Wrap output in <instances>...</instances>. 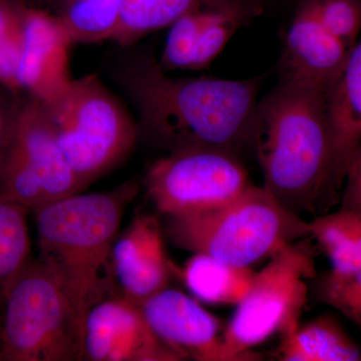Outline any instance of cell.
Returning <instances> with one entry per match:
<instances>
[{
    "label": "cell",
    "instance_id": "obj_3",
    "mask_svg": "<svg viewBox=\"0 0 361 361\" xmlns=\"http://www.w3.org/2000/svg\"><path fill=\"white\" fill-rule=\"evenodd\" d=\"M137 192L129 180L109 191L71 195L33 212L37 259L63 287L82 331L90 308L113 296L114 245Z\"/></svg>",
    "mask_w": 361,
    "mask_h": 361
},
{
    "label": "cell",
    "instance_id": "obj_19",
    "mask_svg": "<svg viewBox=\"0 0 361 361\" xmlns=\"http://www.w3.org/2000/svg\"><path fill=\"white\" fill-rule=\"evenodd\" d=\"M122 0H58L54 13L73 44L113 42Z\"/></svg>",
    "mask_w": 361,
    "mask_h": 361
},
{
    "label": "cell",
    "instance_id": "obj_20",
    "mask_svg": "<svg viewBox=\"0 0 361 361\" xmlns=\"http://www.w3.org/2000/svg\"><path fill=\"white\" fill-rule=\"evenodd\" d=\"M308 223L310 237L326 254L331 268L361 270V211L341 208Z\"/></svg>",
    "mask_w": 361,
    "mask_h": 361
},
{
    "label": "cell",
    "instance_id": "obj_24",
    "mask_svg": "<svg viewBox=\"0 0 361 361\" xmlns=\"http://www.w3.org/2000/svg\"><path fill=\"white\" fill-rule=\"evenodd\" d=\"M25 0H0V87L20 94L16 73L25 26Z\"/></svg>",
    "mask_w": 361,
    "mask_h": 361
},
{
    "label": "cell",
    "instance_id": "obj_6",
    "mask_svg": "<svg viewBox=\"0 0 361 361\" xmlns=\"http://www.w3.org/2000/svg\"><path fill=\"white\" fill-rule=\"evenodd\" d=\"M0 360L73 361L82 358V329L51 271L32 257L4 295Z\"/></svg>",
    "mask_w": 361,
    "mask_h": 361
},
{
    "label": "cell",
    "instance_id": "obj_28",
    "mask_svg": "<svg viewBox=\"0 0 361 361\" xmlns=\"http://www.w3.org/2000/svg\"><path fill=\"white\" fill-rule=\"evenodd\" d=\"M0 329H1V319H0Z\"/></svg>",
    "mask_w": 361,
    "mask_h": 361
},
{
    "label": "cell",
    "instance_id": "obj_23",
    "mask_svg": "<svg viewBox=\"0 0 361 361\" xmlns=\"http://www.w3.org/2000/svg\"><path fill=\"white\" fill-rule=\"evenodd\" d=\"M211 13V0H202L169 26L160 59L164 70H190L195 49Z\"/></svg>",
    "mask_w": 361,
    "mask_h": 361
},
{
    "label": "cell",
    "instance_id": "obj_18",
    "mask_svg": "<svg viewBox=\"0 0 361 361\" xmlns=\"http://www.w3.org/2000/svg\"><path fill=\"white\" fill-rule=\"evenodd\" d=\"M261 0H211V13L204 26L190 70L209 68L242 26L262 13Z\"/></svg>",
    "mask_w": 361,
    "mask_h": 361
},
{
    "label": "cell",
    "instance_id": "obj_14",
    "mask_svg": "<svg viewBox=\"0 0 361 361\" xmlns=\"http://www.w3.org/2000/svg\"><path fill=\"white\" fill-rule=\"evenodd\" d=\"M111 261L123 295L137 303L168 288L177 272L166 251L163 227L153 215L137 216L118 236Z\"/></svg>",
    "mask_w": 361,
    "mask_h": 361
},
{
    "label": "cell",
    "instance_id": "obj_17",
    "mask_svg": "<svg viewBox=\"0 0 361 361\" xmlns=\"http://www.w3.org/2000/svg\"><path fill=\"white\" fill-rule=\"evenodd\" d=\"M187 288L199 300L237 305L246 296L257 271L226 263L206 254H193L178 270Z\"/></svg>",
    "mask_w": 361,
    "mask_h": 361
},
{
    "label": "cell",
    "instance_id": "obj_2",
    "mask_svg": "<svg viewBox=\"0 0 361 361\" xmlns=\"http://www.w3.org/2000/svg\"><path fill=\"white\" fill-rule=\"evenodd\" d=\"M325 94L280 77L258 102L255 153L264 176L263 187L298 217L323 215L341 201Z\"/></svg>",
    "mask_w": 361,
    "mask_h": 361
},
{
    "label": "cell",
    "instance_id": "obj_27",
    "mask_svg": "<svg viewBox=\"0 0 361 361\" xmlns=\"http://www.w3.org/2000/svg\"><path fill=\"white\" fill-rule=\"evenodd\" d=\"M11 104H13V99L11 101L7 99L4 94L0 92V140L6 130L7 120H8L9 113H11Z\"/></svg>",
    "mask_w": 361,
    "mask_h": 361
},
{
    "label": "cell",
    "instance_id": "obj_26",
    "mask_svg": "<svg viewBox=\"0 0 361 361\" xmlns=\"http://www.w3.org/2000/svg\"><path fill=\"white\" fill-rule=\"evenodd\" d=\"M319 20L348 49L357 44L361 28V0H315Z\"/></svg>",
    "mask_w": 361,
    "mask_h": 361
},
{
    "label": "cell",
    "instance_id": "obj_21",
    "mask_svg": "<svg viewBox=\"0 0 361 361\" xmlns=\"http://www.w3.org/2000/svg\"><path fill=\"white\" fill-rule=\"evenodd\" d=\"M202 0H122L113 42L130 47L147 35L169 27Z\"/></svg>",
    "mask_w": 361,
    "mask_h": 361
},
{
    "label": "cell",
    "instance_id": "obj_22",
    "mask_svg": "<svg viewBox=\"0 0 361 361\" xmlns=\"http://www.w3.org/2000/svg\"><path fill=\"white\" fill-rule=\"evenodd\" d=\"M28 211L0 199V297L18 271L32 258L30 255Z\"/></svg>",
    "mask_w": 361,
    "mask_h": 361
},
{
    "label": "cell",
    "instance_id": "obj_25",
    "mask_svg": "<svg viewBox=\"0 0 361 361\" xmlns=\"http://www.w3.org/2000/svg\"><path fill=\"white\" fill-rule=\"evenodd\" d=\"M315 295L360 326L361 270L331 268L318 278Z\"/></svg>",
    "mask_w": 361,
    "mask_h": 361
},
{
    "label": "cell",
    "instance_id": "obj_5",
    "mask_svg": "<svg viewBox=\"0 0 361 361\" xmlns=\"http://www.w3.org/2000/svg\"><path fill=\"white\" fill-rule=\"evenodd\" d=\"M40 104L84 189L122 165L139 140L135 118L96 75L73 78L58 97Z\"/></svg>",
    "mask_w": 361,
    "mask_h": 361
},
{
    "label": "cell",
    "instance_id": "obj_13",
    "mask_svg": "<svg viewBox=\"0 0 361 361\" xmlns=\"http://www.w3.org/2000/svg\"><path fill=\"white\" fill-rule=\"evenodd\" d=\"M351 51L323 25L315 0H299L285 39L280 77L327 92L343 75Z\"/></svg>",
    "mask_w": 361,
    "mask_h": 361
},
{
    "label": "cell",
    "instance_id": "obj_15",
    "mask_svg": "<svg viewBox=\"0 0 361 361\" xmlns=\"http://www.w3.org/2000/svg\"><path fill=\"white\" fill-rule=\"evenodd\" d=\"M337 180L343 189L351 164L361 155V44L351 51L348 66L336 85L325 94Z\"/></svg>",
    "mask_w": 361,
    "mask_h": 361
},
{
    "label": "cell",
    "instance_id": "obj_12",
    "mask_svg": "<svg viewBox=\"0 0 361 361\" xmlns=\"http://www.w3.org/2000/svg\"><path fill=\"white\" fill-rule=\"evenodd\" d=\"M139 305L157 336L183 360L222 361V322L198 301L168 287Z\"/></svg>",
    "mask_w": 361,
    "mask_h": 361
},
{
    "label": "cell",
    "instance_id": "obj_1",
    "mask_svg": "<svg viewBox=\"0 0 361 361\" xmlns=\"http://www.w3.org/2000/svg\"><path fill=\"white\" fill-rule=\"evenodd\" d=\"M113 77L137 111L139 139L169 152L208 148L240 158L255 152L262 77H171L148 54L125 59Z\"/></svg>",
    "mask_w": 361,
    "mask_h": 361
},
{
    "label": "cell",
    "instance_id": "obj_10",
    "mask_svg": "<svg viewBox=\"0 0 361 361\" xmlns=\"http://www.w3.org/2000/svg\"><path fill=\"white\" fill-rule=\"evenodd\" d=\"M82 358L92 361H180L157 336L139 303L111 296L90 308L84 322Z\"/></svg>",
    "mask_w": 361,
    "mask_h": 361
},
{
    "label": "cell",
    "instance_id": "obj_4",
    "mask_svg": "<svg viewBox=\"0 0 361 361\" xmlns=\"http://www.w3.org/2000/svg\"><path fill=\"white\" fill-rule=\"evenodd\" d=\"M165 218L164 233L178 248L241 267L310 237V223L287 211L264 187L252 184L213 210Z\"/></svg>",
    "mask_w": 361,
    "mask_h": 361
},
{
    "label": "cell",
    "instance_id": "obj_11",
    "mask_svg": "<svg viewBox=\"0 0 361 361\" xmlns=\"http://www.w3.org/2000/svg\"><path fill=\"white\" fill-rule=\"evenodd\" d=\"M71 45L56 14L26 6L23 47L16 73L20 94L39 103L61 94L73 80Z\"/></svg>",
    "mask_w": 361,
    "mask_h": 361
},
{
    "label": "cell",
    "instance_id": "obj_7",
    "mask_svg": "<svg viewBox=\"0 0 361 361\" xmlns=\"http://www.w3.org/2000/svg\"><path fill=\"white\" fill-rule=\"evenodd\" d=\"M315 276L314 252L306 238L271 256L223 330L222 361L260 360L252 348L292 334L307 303V280Z\"/></svg>",
    "mask_w": 361,
    "mask_h": 361
},
{
    "label": "cell",
    "instance_id": "obj_16",
    "mask_svg": "<svg viewBox=\"0 0 361 361\" xmlns=\"http://www.w3.org/2000/svg\"><path fill=\"white\" fill-rule=\"evenodd\" d=\"M282 361H360V349L339 322L322 316L301 324L281 338L277 348Z\"/></svg>",
    "mask_w": 361,
    "mask_h": 361
},
{
    "label": "cell",
    "instance_id": "obj_8",
    "mask_svg": "<svg viewBox=\"0 0 361 361\" xmlns=\"http://www.w3.org/2000/svg\"><path fill=\"white\" fill-rule=\"evenodd\" d=\"M18 96L0 140V199L35 212L85 189L66 161L42 104Z\"/></svg>",
    "mask_w": 361,
    "mask_h": 361
},
{
    "label": "cell",
    "instance_id": "obj_9",
    "mask_svg": "<svg viewBox=\"0 0 361 361\" xmlns=\"http://www.w3.org/2000/svg\"><path fill=\"white\" fill-rule=\"evenodd\" d=\"M250 185L240 157L208 148L169 152L145 177L149 200L165 217L213 210L236 199Z\"/></svg>",
    "mask_w": 361,
    "mask_h": 361
}]
</instances>
